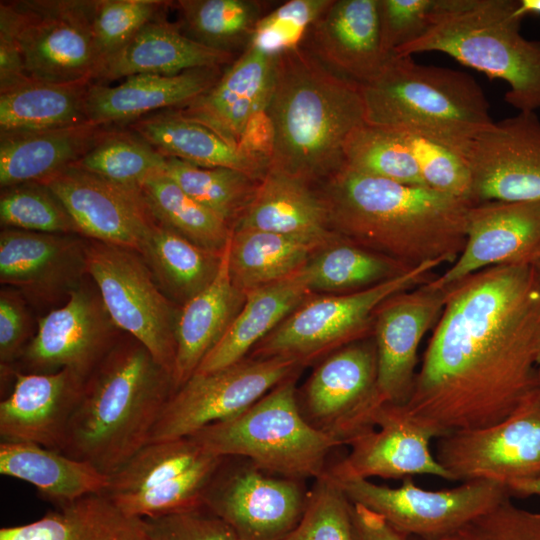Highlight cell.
<instances>
[{
  "mask_svg": "<svg viewBox=\"0 0 540 540\" xmlns=\"http://www.w3.org/2000/svg\"><path fill=\"white\" fill-rule=\"evenodd\" d=\"M448 287L405 404L441 436L500 422L540 385V282L531 265L489 267Z\"/></svg>",
  "mask_w": 540,
  "mask_h": 540,
  "instance_id": "1",
  "label": "cell"
},
{
  "mask_svg": "<svg viewBox=\"0 0 540 540\" xmlns=\"http://www.w3.org/2000/svg\"><path fill=\"white\" fill-rule=\"evenodd\" d=\"M318 187L333 231L410 268L453 264L464 248L469 200L345 167Z\"/></svg>",
  "mask_w": 540,
  "mask_h": 540,
  "instance_id": "2",
  "label": "cell"
},
{
  "mask_svg": "<svg viewBox=\"0 0 540 540\" xmlns=\"http://www.w3.org/2000/svg\"><path fill=\"white\" fill-rule=\"evenodd\" d=\"M270 166L319 186L344 165V148L365 122L360 85L323 65L302 45L278 54L265 109Z\"/></svg>",
  "mask_w": 540,
  "mask_h": 540,
  "instance_id": "3",
  "label": "cell"
},
{
  "mask_svg": "<svg viewBox=\"0 0 540 540\" xmlns=\"http://www.w3.org/2000/svg\"><path fill=\"white\" fill-rule=\"evenodd\" d=\"M173 391L171 374L141 343L119 340L86 378L61 453L113 475L149 443Z\"/></svg>",
  "mask_w": 540,
  "mask_h": 540,
  "instance_id": "4",
  "label": "cell"
},
{
  "mask_svg": "<svg viewBox=\"0 0 540 540\" xmlns=\"http://www.w3.org/2000/svg\"><path fill=\"white\" fill-rule=\"evenodd\" d=\"M359 85L365 122L426 136L467 157L475 137L494 122L473 77L412 56L393 55L374 79Z\"/></svg>",
  "mask_w": 540,
  "mask_h": 540,
  "instance_id": "5",
  "label": "cell"
},
{
  "mask_svg": "<svg viewBox=\"0 0 540 540\" xmlns=\"http://www.w3.org/2000/svg\"><path fill=\"white\" fill-rule=\"evenodd\" d=\"M516 0H437L426 31L394 55L440 52L504 81L505 101L518 111L540 109V41L521 33Z\"/></svg>",
  "mask_w": 540,
  "mask_h": 540,
  "instance_id": "6",
  "label": "cell"
},
{
  "mask_svg": "<svg viewBox=\"0 0 540 540\" xmlns=\"http://www.w3.org/2000/svg\"><path fill=\"white\" fill-rule=\"evenodd\" d=\"M298 375L285 379L238 415L190 437L213 454L243 457L274 475L299 480L321 477L329 453L340 444L301 415Z\"/></svg>",
  "mask_w": 540,
  "mask_h": 540,
  "instance_id": "7",
  "label": "cell"
},
{
  "mask_svg": "<svg viewBox=\"0 0 540 540\" xmlns=\"http://www.w3.org/2000/svg\"><path fill=\"white\" fill-rule=\"evenodd\" d=\"M441 264L429 262L371 288L344 294H312L248 354L283 357L302 367L336 349L372 335L374 315L388 297L432 278Z\"/></svg>",
  "mask_w": 540,
  "mask_h": 540,
  "instance_id": "8",
  "label": "cell"
},
{
  "mask_svg": "<svg viewBox=\"0 0 540 540\" xmlns=\"http://www.w3.org/2000/svg\"><path fill=\"white\" fill-rule=\"evenodd\" d=\"M86 270L116 327L141 343L172 376L180 307L163 293L142 256L88 239Z\"/></svg>",
  "mask_w": 540,
  "mask_h": 540,
  "instance_id": "9",
  "label": "cell"
},
{
  "mask_svg": "<svg viewBox=\"0 0 540 540\" xmlns=\"http://www.w3.org/2000/svg\"><path fill=\"white\" fill-rule=\"evenodd\" d=\"M95 0L1 1L27 75L48 83L92 82L98 66L93 35Z\"/></svg>",
  "mask_w": 540,
  "mask_h": 540,
  "instance_id": "10",
  "label": "cell"
},
{
  "mask_svg": "<svg viewBox=\"0 0 540 540\" xmlns=\"http://www.w3.org/2000/svg\"><path fill=\"white\" fill-rule=\"evenodd\" d=\"M222 460L191 437L149 443L109 476L103 493L140 519L202 507Z\"/></svg>",
  "mask_w": 540,
  "mask_h": 540,
  "instance_id": "11",
  "label": "cell"
},
{
  "mask_svg": "<svg viewBox=\"0 0 540 540\" xmlns=\"http://www.w3.org/2000/svg\"><path fill=\"white\" fill-rule=\"evenodd\" d=\"M377 351L372 335L348 343L315 363L297 403L303 418L342 445L375 428L384 404L377 388Z\"/></svg>",
  "mask_w": 540,
  "mask_h": 540,
  "instance_id": "12",
  "label": "cell"
},
{
  "mask_svg": "<svg viewBox=\"0 0 540 540\" xmlns=\"http://www.w3.org/2000/svg\"><path fill=\"white\" fill-rule=\"evenodd\" d=\"M327 475L353 504L377 513L405 537L426 540L443 537L511 498L505 485L487 480L464 481L457 487L434 491L419 487L411 477L393 488L369 479Z\"/></svg>",
  "mask_w": 540,
  "mask_h": 540,
  "instance_id": "13",
  "label": "cell"
},
{
  "mask_svg": "<svg viewBox=\"0 0 540 540\" xmlns=\"http://www.w3.org/2000/svg\"><path fill=\"white\" fill-rule=\"evenodd\" d=\"M302 368L289 358L247 356L219 370L194 373L171 394L149 443L190 437L230 419Z\"/></svg>",
  "mask_w": 540,
  "mask_h": 540,
  "instance_id": "14",
  "label": "cell"
},
{
  "mask_svg": "<svg viewBox=\"0 0 540 540\" xmlns=\"http://www.w3.org/2000/svg\"><path fill=\"white\" fill-rule=\"evenodd\" d=\"M435 456L454 481L508 484L540 478V385L498 423L437 438Z\"/></svg>",
  "mask_w": 540,
  "mask_h": 540,
  "instance_id": "15",
  "label": "cell"
},
{
  "mask_svg": "<svg viewBox=\"0 0 540 540\" xmlns=\"http://www.w3.org/2000/svg\"><path fill=\"white\" fill-rule=\"evenodd\" d=\"M309 490L304 480L265 472L243 457H223L203 506L240 540H283L300 521Z\"/></svg>",
  "mask_w": 540,
  "mask_h": 540,
  "instance_id": "16",
  "label": "cell"
},
{
  "mask_svg": "<svg viewBox=\"0 0 540 540\" xmlns=\"http://www.w3.org/2000/svg\"><path fill=\"white\" fill-rule=\"evenodd\" d=\"M118 331L97 289L81 283L62 306L39 320L15 371L49 373L70 368L88 377L119 341Z\"/></svg>",
  "mask_w": 540,
  "mask_h": 540,
  "instance_id": "17",
  "label": "cell"
},
{
  "mask_svg": "<svg viewBox=\"0 0 540 540\" xmlns=\"http://www.w3.org/2000/svg\"><path fill=\"white\" fill-rule=\"evenodd\" d=\"M468 161L473 203L540 202V118L536 112L493 122L473 140Z\"/></svg>",
  "mask_w": 540,
  "mask_h": 540,
  "instance_id": "18",
  "label": "cell"
},
{
  "mask_svg": "<svg viewBox=\"0 0 540 540\" xmlns=\"http://www.w3.org/2000/svg\"><path fill=\"white\" fill-rule=\"evenodd\" d=\"M432 280L388 297L375 312L372 336L383 403L405 405L412 394L419 345L438 322L449 292Z\"/></svg>",
  "mask_w": 540,
  "mask_h": 540,
  "instance_id": "19",
  "label": "cell"
},
{
  "mask_svg": "<svg viewBox=\"0 0 540 540\" xmlns=\"http://www.w3.org/2000/svg\"><path fill=\"white\" fill-rule=\"evenodd\" d=\"M64 205L82 237L140 251L156 224L141 190L76 166L41 181Z\"/></svg>",
  "mask_w": 540,
  "mask_h": 540,
  "instance_id": "20",
  "label": "cell"
},
{
  "mask_svg": "<svg viewBox=\"0 0 540 540\" xmlns=\"http://www.w3.org/2000/svg\"><path fill=\"white\" fill-rule=\"evenodd\" d=\"M375 425L354 439L349 454L327 467L326 473L335 478L359 479L432 475L454 481L430 451V441L441 437L440 433L411 416L405 405L384 403Z\"/></svg>",
  "mask_w": 540,
  "mask_h": 540,
  "instance_id": "21",
  "label": "cell"
},
{
  "mask_svg": "<svg viewBox=\"0 0 540 540\" xmlns=\"http://www.w3.org/2000/svg\"><path fill=\"white\" fill-rule=\"evenodd\" d=\"M539 245L540 202L474 203L461 254L432 281L447 287L489 267L528 262Z\"/></svg>",
  "mask_w": 540,
  "mask_h": 540,
  "instance_id": "22",
  "label": "cell"
},
{
  "mask_svg": "<svg viewBox=\"0 0 540 540\" xmlns=\"http://www.w3.org/2000/svg\"><path fill=\"white\" fill-rule=\"evenodd\" d=\"M78 236L3 228L1 284L40 302L68 296L87 274L86 240Z\"/></svg>",
  "mask_w": 540,
  "mask_h": 540,
  "instance_id": "23",
  "label": "cell"
},
{
  "mask_svg": "<svg viewBox=\"0 0 540 540\" xmlns=\"http://www.w3.org/2000/svg\"><path fill=\"white\" fill-rule=\"evenodd\" d=\"M13 375L12 389L0 402L1 441L31 442L61 452L87 377L70 368Z\"/></svg>",
  "mask_w": 540,
  "mask_h": 540,
  "instance_id": "24",
  "label": "cell"
},
{
  "mask_svg": "<svg viewBox=\"0 0 540 540\" xmlns=\"http://www.w3.org/2000/svg\"><path fill=\"white\" fill-rule=\"evenodd\" d=\"M301 45L327 68L358 84L374 79L392 57L382 46L379 0H332Z\"/></svg>",
  "mask_w": 540,
  "mask_h": 540,
  "instance_id": "25",
  "label": "cell"
},
{
  "mask_svg": "<svg viewBox=\"0 0 540 540\" xmlns=\"http://www.w3.org/2000/svg\"><path fill=\"white\" fill-rule=\"evenodd\" d=\"M278 54L247 45L219 80L182 108L180 113L201 123L234 147L251 122L265 112L273 87Z\"/></svg>",
  "mask_w": 540,
  "mask_h": 540,
  "instance_id": "26",
  "label": "cell"
},
{
  "mask_svg": "<svg viewBox=\"0 0 540 540\" xmlns=\"http://www.w3.org/2000/svg\"><path fill=\"white\" fill-rule=\"evenodd\" d=\"M221 68H199L175 75L137 74L116 86L90 83L86 94L88 121L100 126H126L149 114L182 108L209 90Z\"/></svg>",
  "mask_w": 540,
  "mask_h": 540,
  "instance_id": "27",
  "label": "cell"
},
{
  "mask_svg": "<svg viewBox=\"0 0 540 540\" xmlns=\"http://www.w3.org/2000/svg\"><path fill=\"white\" fill-rule=\"evenodd\" d=\"M165 12L147 23L123 48L104 59L92 83L109 84L137 74L175 75L199 68H222L233 53L205 46L187 36Z\"/></svg>",
  "mask_w": 540,
  "mask_h": 540,
  "instance_id": "28",
  "label": "cell"
},
{
  "mask_svg": "<svg viewBox=\"0 0 540 540\" xmlns=\"http://www.w3.org/2000/svg\"><path fill=\"white\" fill-rule=\"evenodd\" d=\"M164 157L202 167H225L262 180L270 161L234 147L207 126L183 116L178 109L158 111L128 125Z\"/></svg>",
  "mask_w": 540,
  "mask_h": 540,
  "instance_id": "29",
  "label": "cell"
},
{
  "mask_svg": "<svg viewBox=\"0 0 540 540\" xmlns=\"http://www.w3.org/2000/svg\"><path fill=\"white\" fill-rule=\"evenodd\" d=\"M245 300L246 294L239 291L230 279L227 244L216 278L179 308L172 372L174 391L196 372L203 359L226 333Z\"/></svg>",
  "mask_w": 540,
  "mask_h": 540,
  "instance_id": "30",
  "label": "cell"
},
{
  "mask_svg": "<svg viewBox=\"0 0 540 540\" xmlns=\"http://www.w3.org/2000/svg\"><path fill=\"white\" fill-rule=\"evenodd\" d=\"M233 229L321 239L335 234L319 187L274 168L268 169Z\"/></svg>",
  "mask_w": 540,
  "mask_h": 540,
  "instance_id": "31",
  "label": "cell"
},
{
  "mask_svg": "<svg viewBox=\"0 0 540 540\" xmlns=\"http://www.w3.org/2000/svg\"><path fill=\"white\" fill-rule=\"evenodd\" d=\"M107 127L85 122L44 130L0 132L1 188L41 182L74 165Z\"/></svg>",
  "mask_w": 540,
  "mask_h": 540,
  "instance_id": "32",
  "label": "cell"
},
{
  "mask_svg": "<svg viewBox=\"0 0 540 540\" xmlns=\"http://www.w3.org/2000/svg\"><path fill=\"white\" fill-rule=\"evenodd\" d=\"M0 474L31 484L55 507L103 493L109 484L90 463L31 442L1 441Z\"/></svg>",
  "mask_w": 540,
  "mask_h": 540,
  "instance_id": "33",
  "label": "cell"
},
{
  "mask_svg": "<svg viewBox=\"0 0 540 540\" xmlns=\"http://www.w3.org/2000/svg\"><path fill=\"white\" fill-rule=\"evenodd\" d=\"M312 294L302 270L246 293L243 307L195 373L219 370L247 357L260 341Z\"/></svg>",
  "mask_w": 540,
  "mask_h": 540,
  "instance_id": "34",
  "label": "cell"
},
{
  "mask_svg": "<svg viewBox=\"0 0 540 540\" xmlns=\"http://www.w3.org/2000/svg\"><path fill=\"white\" fill-rule=\"evenodd\" d=\"M327 239L253 229H233L228 243V271L246 294L299 273Z\"/></svg>",
  "mask_w": 540,
  "mask_h": 540,
  "instance_id": "35",
  "label": "cell"
},
{
  "mask_svg": "<svg viewBox=\"0 0 540 540\" xmlns=\"http://www.w3.org/2000/svg\"><path fill=\"white\" fill-rule=\"evenodd\" d=\"M0 540H148L143 519L122 512L104 493L55 507L27 524L2 527Z\"/></svg>",
  "mask_w": 540,
  "mask_h": 540,
  "instance_id": "36",
  "label": "cell"
},
{
  "mask_svg": "<svg viewBox=\"0 0 540 540\" xmlns=\"http://www.w3.org/2000/svg\"><path fill=\"white\" fill-rule=\"evenodd\" d=\"M138 253L163 293L179 307L213 282L223 255V252H215L191 242L158 222Z\"/></svg>",
  "mask_w": 540,
  "mask_h": 540,
  "instance_id": "37",
  "label": "cell"
},
{
  "mask_svg": "<svg viewBox=\"0 0 540 540\" xmlns=\"http://www.w3.org/2000/svg\"><path fill=\"white\" fill-rule=\"evenodd\" d=\"M411 269L336 232L312 255L302 273L313 294H344L371 288Z\"/></svg>",
  "mask_w": 540,
  "mask_h": 540,
  "instance_id": "38",
  "label": "cell"
},
{
  "mask_svg": "<svg viewBox=\"0 0 540 540\" xmlns=\"http://www.w3.org/2000/svg\"><path fill=\"white\" fill-rule=\"evenodd\" d=\"M91 82L30 80L0 93V132L33 131L89 122L86 94Z\"/></svg>",
  "mask_w": 540,
  "mask_h": 540,
  "instance_id": "39",
  "label": "cell"
},
{
  "mask_svg": "<svg viewBox=\"0 0 540 540\" xmlns=\"http://www.w3.org/2000/svg\"><path fill=\"white\" fill-rule=\"evenodd\" d=\"M141 191L155 220L206 249L223 252L232 227L197 202L165 173L148 178Z\"/></svg>",
  "mask_w": 540,
  "mask_h": 540,
  "instance_id": "40",
  "label": "cell"
},
{
  "mask_svg": "<svg viewBox=\"0 0 540 540\" xmlns=\"http://www.w3.org/2000/svg\"><path fill=\"white\" fill-rule=\"evenodd\" d=\"M181 30L195 41L217 50L249 43L259 20L266 14L264 3L255 0H178Z\"/></svg>",
  "mask_w": 540,
  "mask_h": 540,
  "instance_id": "41",
  "label": "cell"
},
{
  "mask_svg": "<svg viewBox=\"0 0 540 540\" xmlns=\"http://www.w3.org/2000/svg\"><path fill=\"white\" fill-rule=\"evenodd\" d=\"M166 157L127 126H108L74 165L115 184L141 190L153 175L164 173Z\"/></svg>",
  "mask_w": 540,
  "mask_h": 540,
  "instance_id": "42",
  "label": "cell"
},
{
  "mask_svg": "<svg viewBox=\"0 0 540 540\" xmlns=\"http://www.w3.org/2000/svg\"><path fill=\"white\" fill-rule=\"evenodd\" d=\"M164 173L232 229L250 205L261 180L231 168L202 167L166 157Z\"/></svg>",
  "mask_w": 540,
  "mask_h": 540,
  "instance_id": "43",
  "label": "cell"
},
{
  "mask_svg": "<svg viewBox=\"0 0 540 540\" xmlns=\"http://www.w3.org/2000/svg\"><path fill=\"white\" fill-rule=\"evenodd\" d=\"M343 167L412 186H425L403 134L364 122L349 136Z\"/></svg>",
  "mask_w": 540,
  "mask_h": 540,
  "instance_id": "44",
  "label": "cell"
},
{
  "mask_svg": "<svg viewBox=\"0 0 540 540\" xmlns=\"http://www.w3.org/2000/svg\"><path fill=\"white\" fill-rule=\"evenodd\" d=\"M0 221L3 228L80 235L64 205L41 182L1 188Z\"/></svg>",
  "mask_w": 540,
  "mask_h": 540,
  "instance_id": "45",
  "label": "cell"
},
{
  "mask_svg": "<svg viewBox=\"0 0 540 540\" xmlns=\"http://www.w3.org/2000/svg\"><path fill=\"white\" fill-rule=\"evenodd\" d=\"M283 540H358L353 503L326 473L315 479L300 521Z\"/></svg>",
  "mask_w": 540,
  "mask_h": 540,
  "instance_id": "46",
  "label": "cell"
},
{
  "mask_svg": "<svg viewBox=\"0 0 540 540\" xmlns=\"http://www.w3.org/2000/svg\"><path fill=\"white\" fill-rule=\"evenodd\" d=\"M172 4L163 0H95L93 35L98 66Z\"/></svg>",
  "mask_w": 540,
  "mask_h": 540,
  "instance_id": "47",
  "label": "cell"
},
{
  "mask_svg": "<svg viewBox=\"0 0 540 540\" xmlns=\"http://www.w3.org/2000/svg\"><path fill=\"white\" fill-rule=\"evenodd\" d=\"M398 131L408 143L426 187L471 201V170L464 153L426 136Z\"/></svg>",
  "mask_w": 540,
  "mask_h": 540,
  "instance_id": "48",
  "label": "cell"
},
{
  "mask_svg": "<svg viewBox=\"0 0 540 540\" xmlns=\"http://www.w3.org/2000/svg\"><path fill=\"white\" fill-rule=\"evenodd\" d=\"M332 0H290L266 13L257 23L247 45L279 54L300 46L314 22Z\"/></svg>",
  "mask_w": 540,
  "mask_h": 540,
  "instance_id": "49",
  "label": "cell"
},
{
  "mask_svg": "<svg viewBox=\"0 0 540 540\" xmlns=\"http://www.w3.org/2000/svg\"><path fill=\"white\" fill-rule=\"evenodd\" d=\"M436 540H540V512L518 507L507 498Z\"/></svg>",
  "mask_w": 540,
  "mask_h": 540,
  "instance_id": "50",
  "label": "cell"
},
{
  "mask_svg": "<svg viewBox=\"0 0 540 540\" xmlns=\"http://www.w3.org/2000/svg\"><path fill=\"white\" fill-rule=\"evenodd\" d=\"M148 540H240L204 506L143 519Z\"/></svg>",
  "mask_w": 540,
  "mask_h": 540,
  "instance_id": "51",
  "label": "cell"
},
{
  "mask_svg": "<svg viewBox=\"0 0 540 540\" xmlns=\"http://www.w3.org/2000/svg\"><path fill=\"white\" fill-rule=\"evenodd\" d=\"M437 0H379L381 41L387 55L415 41L428 28Z\"/></svg>",
  "mask_w": 540,
  "mask_h": 540,
  "instance_id": "52",
  "label": "cell"
},
{
  "mask_svg": "<svg viewBox=\"0 0 540 540\" xmlns=\"http://www.w3.org/2000/svg\"><path fill=\"white\" fill-rule=\"evenodd\" d=\"M29 317L20 295L11 290H1L0 294V363L1 374L13 375L18 362L28 344Z\"/></svg>",
  "mask_w": 540,
  "mask_h": 540,
  "instance_id": "53",
  "label": "cell"
},
{
  "mask_svg": "<svg viewBox=\"0 0 540 540\" xmlns=\"http://www.w3.org/2000/svg\"><path fill=\"white\" fill-rule=\"evenodd\" d=\"M30 80L15 35L9 24L0 19V93L13 90Z\"/></svg>",
  "mask_w": 540,
  "mask_h": 540,
  "instance_id": "54",
  "label": "cell"
},
{
  "mask_svg": "<svg viewBox=\"0 0 540 540\" xmlns=\"http://www.w3.org/2000/svg\"><path fill=\"white\" fill-rule=\"evenodd\" d=\"M353 518L358 540H406L380 515L364 506L353 504Z\"/></svg>",
  "mask_w": 540,
  "mask_h": 540,
  "instance_id": "55",
  "label": "cell"
},
{
  "mask_svg": "<svg viewBox=\"0 0 540 540\" xmlns=\"http://www.w3.org/2000/svg\"><path fill=\"white\" fill-rule=\"evenodd\" d=\"M507 489L511 497L540 496V478L514 481Z\"/></svg>",
  "mask_w": 540,
  "mask_h": 540,
  "instance_id": "56",
  "label": "cell"
},
{
  "mask_svg": "<svg viewBox=\"0 0 540 540\" xmlns=\"http://www.w3.org/2000/svg\"><path fill=\"white\" fill-rule=\"evenodd\" d=\"M516 14L521 19L540 17V0H516Z\"/></svg>",
  "mask_w": 540,
  "mask_h": 540,
  "instance_id": "57",
  "label": "cell"
},
{
  "mask_svg": "<svg viewBox=\"0 0 540 540\" xmlns=\"http://www.w3.org/2000/svg\"><path fill=\"white\" fill-rule=\"evenodd\" d=\"M528 263L531 265L534 273L536 274V277L538 278L540 282V245L531 255Z\"/></svg>",
  "mask_w": 540,
  "mask_h": 540,
  "instance_id": "58",
  "label": "cell"
},
{
  "mask_svg": "<svg viewBox=\"0 0 540 540\" xmlns=\"http://www.w3.org/2000/svg\"><path fill=\"white\" fill-rule=\"evenodd\" d=\"M406 540H426V539L419 538V537H416V536H408V537H406Z\"/></svg>",
  "mask_w": 540,
  "mask_h": 540,
  "instance_id": "59",
  "label": "cell"
},
{
  "mask_svg": "<svg viewBox=\"0 0 540 540\" xmlns=\"http://www.w3.org/2000/svg\"><path fill=\"white\" fill-rule=\"evenodd\" d=\"M537 364L540 367V352H539V355H538Z\"/></svg>",
  "mask_w": 540,
  "mask_h": 540,
  "instance_id": "60",
  "label": "cell"
}]
</instances>
